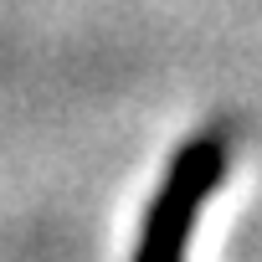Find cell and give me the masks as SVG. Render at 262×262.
Masks as SVG:
<instances>
[{"instance_id": "cell-1", "label": "cell", "mask_w": 262, "mask_h": 262, "mask_svg": "<svg viewBox=\"0 0 262 262\" xmlns=\"http://www.w3.org/2000/svg\"><path fill=\"white\" fill-rule=\"evenodd\" d=\"M226 170H231V128L206 123L201 134H190L170 155L165 180H160V190L144 211V226H139V242H134L128 262H185L201 206L221 190Z\"/></svg>"}]
</instances>
